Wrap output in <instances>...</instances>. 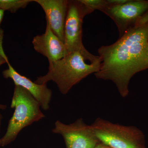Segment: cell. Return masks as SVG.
<instances>
[{
	"label": "cell",
	"mask_w": 148,
	"mask_h": 148,
	"mask_svg": "<svg viewBox=\"0 0 148 148\" xmlns=\"http://www.w3.org/2000/svg\"><path fill=\"white\" fill-rule=\"evenodd\" d=\"M32 0H0V9L15 13L20 8H25Z\"/></svg>",
	"instance_id": "8fae6325"
},
{
	"label": "cell",
	"mask_w": 148,
	"mask_h": 148,
	"mask_svg": "<svg viewBox=\"0 0 148 148\" xmlns=\"http://www.w3.org/2000/svg\"><path fill=\"white\" fill-rule=\"evenodd\" d=\"M84 6L87 14L95 10L102 11L108 5L107 1L104 0H79Z\"/></svg>",
	"instance_id": "7c38bea8"
},
{
	"label": "cell",
	"mask_w": 148,
	"mask_h": 148,
	"mask_svg": "<svg viewBox=\"0 0 148 148\" xmlns=\"http://www.w3.org/2000/svg\"><path fill=\"white\" fill-rule=\"evenodd\" d=\"M52 131L62 136L67 148H94L100 143L91 125L86 124L82 118L70 124L57 121Z\"/></svg>",
	"instance_id": "5b68a950"
},
{
	"label": "cell",
	"mask_w": 148,
	"mask_h": 148,
	"mask_svg": "<svg viewBox=\"0 0 148 148\" xmlns=\"http://www.w3.org/2000/svg\"><path fill=\"white\" fill-rule=\"evenodd\" d=\"M148 9V1H130L121 5L108 3L102 11L114 20L122 35L129 25L137 21Z\"/></svg>",
	"instance_id": "52a82bcc"
},
{
	"label": "cell",
	"mask_w": 148,
	"mask_h": 148,
	"mask_svg": "<svg viewBox=\"0 0 148 148\" xmlns=\"http://www.w3.org/2000/svg\"><path fill=\"white\" fill-rule=\"evenodd\" d=\"M91 126L100 143L111 148H143L144 135L137 127L125 126L98 118Z\"/></svg>",
	"instance_id": "277c9868"
},
{
	"label": "cell",
	"mask_w": 148,
	"mask_h": 148,
	"mask_svg": "<svg viewBox=\"0 0 148 148\" xmlns=\"http://www.w3.org/2000/svg\"><path fill=\"white\" fill-rule=\"evenodd\" d=\"M39 103L24 88L15 86L11 108L14 109L9 122L6 132L0 139V147H4L13 142L22 129L45 116L40 110Z\"/></svg>",
	"instance_id": "3957f363"
},
{
	"label": "cell",
	"mask_w": 148,
	"mask_h": 148,
	"mask_svg": "<svg viewBox=\"0 0 148 148\" xmlns=\"http://www.w3.org/2000/svg\"><path fill=\"white\" fill-rule=\"evenodd\" d=\"M129 0H107L109 4L121 5L129 1Z\"/></svg>",
	"instance_id": "5bb4252c"
},
{
	"label": "cell",
	"mask_w": 148,
	"mask_h": 148,
	"mask_svg": "<svg viewBox=\"0 0 148 148\" xmlns=\"http://www.w3.org/2000/svg\"><path fill=\"white\" fill-rule=\"evenodd\" d=\"M98 53L102 62L95 77L112 81L122 97H126L131 78L148 69V22L135 24L113 44L99 48Z\"/></svg>",
	"instance_id": "6da1fadb"
},
{
	"label": "cell",
	"mask_w": 148,
	"mask_h": 148,
	"mask_svg": "<svg viewBox=\"0 0 148 148\" xmlns=\"http://www.w3.org/2000/svg\"><path fill=\"white\" fill-rule=\"evenodd\" d=\"M8 69L3 72L5 78H10L13 81L15 86L24 88L39 103L41 108L45 111L49 108L52 91L47 87L46 84H38L33 82L27 77L22 75L16 71L10 64L7 62Z\"/></svg>",
	"instance_id": "ba28073f"
},
{
	"label": "cell",
	"mask_w": 148,
	"mask_h": 148,
	"mask_svg": "<svg viewBox=\"0 0 148 148\" xmlns=\"http://www.w3.org/2000/svg\"><path fill=\"white\" fill-rule=\"evenodd\" d=\"M101 62L99 56L93 55L87 50L69 53L60 60L49 62L47 73L37 78L34 82L43 84L52 81L60 92L66 95L74 86L90 74L97 73Z\"/></svg>",
	"instance_id": "7a4b0ae2"
},
{
	"label": "cell",
	"mask_w": 148,
	"mask_h": 148,
	"mask_svg": "<svg viewBox=\"0 0 148 148\" xmlns=\"http://www.w3.org/2000/svg\"><path fill=\"white\" fill-rule=\"evenodd\" d=\"M94 148H111L110 147H108V146L104 145L103 143H98L95 147Z\"/></svg>",
	"instance_id": "e0dca14e"
},
{
	"label": "cell",
	"mask_w": 148,
	"mask_h": 148,
	"mask_svg": "<svg viewBox=\"0 0 148 148\" xmlns=\"http://www.w3.org/2000/svg\"><path fill=\"white\" fill-rule=\"evenodd\" d=\"M8 61V59L7 57L4 58L2 56H0V66L5 63H7Z\"/></svg>",
	"instance_id": "2e32d148"
},
{
	"label": "cell",
	"mask_w": 148,
	"mask_h": 148,
	"mask_svg": "<svg viewBox=\"0 0 148 148\" xmlns=\"http://www.w3.org/2000/svg\"><path fill=\"white\" fill-rule=\"evenodd\" d=\"M41 6L47 23L54 34L64 43V27L68 11L67 0H33Z\"/></svg>",
	"instance_id": "9c48e42d"
},
{
	"label": "cell",
	"mask_w": 148,
	"mask_h": 148,
	"mask_svg": "<svg viewBox=\"0 0 148 148\" xmlns=\"http://www.w3.org/2000/svg\"><path fill=\"white\" fill-rule=\"evenodd\" d=\"M7 108V106L5 105H0V110H5Z\"/></svg>",
	"instance_id": "ac0fdd59"
},
{
	"label": "cell",
	"mask_w": 148,
	"mask_h": 148,
	"mask_svg": "<svg viewBox=\"0 0 148 148\" xmlns=\"http://www.w3.org/2000/svg\"><path fill=\"white\" fill-rule=\"evenodd\" d=\"M5 11L0 9V25L2 21L4 14ZM3 36V32L2 30L0 29V37Z\"/></svg>",
	"instance_id": "9a60e30c"
},
{
	"label": "cell",
	"mask_w": 148,
	"mask_h": 148,
	"mask_svg": "<svg viewBox=\"0 0 148 148\" xmlns=\"http://www.w3.org/2000/svg\"><path fill=\"white\" fill-rule=\"evenodd\" d=\"M87 15L80 1H69L64 27V44L68 53L86 50L82 42L83 19Z\"/></svg>",
	"instance_id": "8992f818"
},
{
	"label": "cell",
	"mask_w": 148,
	"mask_h": 148,
	"mask_svg": "<svg viewBox=\"0 0 148 148\" xmlns=\"http://www.w3.org/2000/svg\"><path fill=\"white\" fill-rule=\"evenodd\" d=\"M3 119L2 115L0 113V129H1V124L2 119Z\"/></svg>",
	"instance_id": "d6986e66"
},
{
	"label": "cell",
	"mask_w": 148,
	"mask_h": 148,
	"mask_svg": "<svg viewBox=\"0 0 148 148\" xmlns=\"http://www.w3.org/2000/svg\"><path fill=\"white\" fill-rule=\"evenodd\" d=\"M32 43L35 50L46 57L49 62L58 61L68 53L65 44L47 23L44 34L34 37Z\"/></svg>",
	"instance_id": "30bf717a"
},
{
	"label": "cell",
	"mask_w": 148,
	"mask_h": 148,
	"mask_svg": "<svg viewBox=\"0 0 148 148\" xmlns=\"http://www.w3.org/2000/svg\"><path fill=\"white\" fill-rule=\"evenodd\" d=\"M148 22V12L142 16L136 21V24H143Z\"/></svg>",
	"instance_id": "4fadbf2b"
}]
</instances>
